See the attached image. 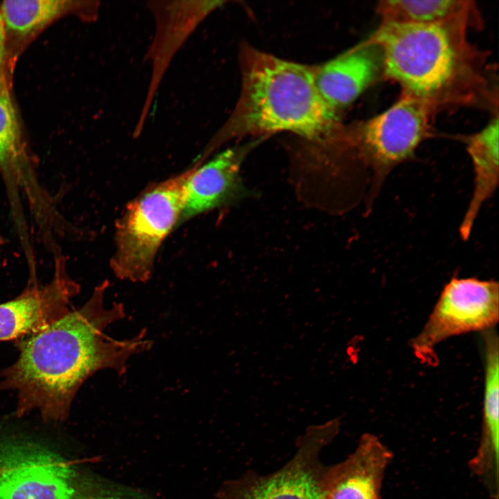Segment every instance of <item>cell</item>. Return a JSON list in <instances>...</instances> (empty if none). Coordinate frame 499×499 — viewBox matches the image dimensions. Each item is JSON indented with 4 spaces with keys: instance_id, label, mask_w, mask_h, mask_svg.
<instances>
[{
    "instance_id": "obj_13",
    "label": "cell",
    "mask_w": 499,
    "mask_h": 499,
    "mask_svg": "<svg viewBox=\"0 0 499 499\" xmlns=\"http://www.w3.org/2000/svg\"><path fill=\"white\" fill-rule=\"evenodd\" d=\"M392 456L376 436L364 434L352 453L328 466L326 499H380Z\"/></svg>"
},
{
    "instance_id": "obj_10",
    "label": "cell",
    "mask_w": 499,
    "mask_h": 499,
    "mask_svg": "<svg viewBox=\"0 0 499 499\" xmlns=\"http://www.w3.org/2000/svg\"><path fill=\"white\" fill-rule=\"evenodd\" d=\"M79 286L56 267L53 279L44 286L33 284L19 296L0 304V341L20 340L68 313Z\"/></svg>"
},
{
    "instance_id": "obj_19",
    "label": "cell",
    "mask_w": 499,
    "mask_h": 499,
    "mask_svg": "<svg viewBox=\"0 0 499 499\" xmlns=\"http://www.w3.org/2000/svg\"><path fill=\"white\" fill-rule=\"evenodd\" d=\"M7 34L4 21L0 12V71H6L7 62Z\"/></svg>"
},
{
    "instance_id": "obj_20",
    "label": "cell",
    "mask_w": 499,
    "mask_h": 499,
    "mask_svg": "<svg viewBox=\"0 0 499 499\" xmlns=\"http://www.w3.org/2000/svg\"><path fill=\"white\" fill-rule=\"evenodd\" d=\"M4 468L2 466H0V474L3 471Z\"/></svg>"
},
{
    "instance_id": "obj_3",
    "label": "cell",
    "mask_w": 499,
    "mask_h": 499,
    "mask_svg": "<svg viewBox=\"0 0 499 499\" xmlns=\"http://www.w3.org/2000/svg\"><path fill=\"white\" fill-rule=\"evenodd\" d=\"M241 91L226 123L202 153L226 141L290 132L313 141H333L342 125L338 112L315 86V67L277 58L248 45L240 51Z\"/></svg>"
},
{
    "instance_id": "obj_5",
    "label": "cell",
    "mask_w": 499,
    "mask_h": 499,
    "mask_svg": "<svg viewBox=\"0 0 499 499\" xmlns=\"http://www.w3.org/2000/svg\"><path fill=\"white\" fill-rule=\"evenodd\" d=\"M434 110L423 101L402 93L383 113L350 127H342L340 141L353 150L371 170V202L388 174L410 160L426 137Z\"/></svg>"
},
{
    "instance_id": "obj_14",
    "label": "cell",
    "mask_w": 499,
    "mask_h": 499,
    "mask_svg": "<svg viewBox=\"0 0 499 499\" xmlns=\"http://www.w3.org/2000/svg\"><path fill=\"white\" fill-rule=\"evenodd\" d=\"M484 333V386L480 444L470 460L471 471L491 478L499 471V342L492 329Z\"/></svg>"
},
{
    "instance_id": "obj_18",
    "label": "cell",
    "mask_w": 499,
    "mask_h": 499,
    "mask_svg": "<svg viewBox=\"0 0 499 499\" xmlns=\"http://www.w3.org/2000/svg\"><path fill=\"white\" fill-rule=\"evenodd\" d=\"M27 154L6 71H0V170L10 182L27 179Z\"/></svg>"
},
{
    "instance_id": "obj_11",
    "label": "cell",
    "mask_w": 499,
    "mask_h": 499,
    "mask_svg": "<svg viewBox=\"0 0 499 499\" xmlns=\"http://www.w3.org/2000/svg\"><path fill=\"white\" fill-rule=\"evenodd\" d=\"M256 143L228 148L195 168L186 184L179 223L249 196L240 171L245 157Z\"/></svg>"
},
{
    "instance_id": "obj_1",
    "label": "cell",
    "mask_w": 499,
    "mask_h": 499,
    "mask_svg": "<svg viewBox=\"0 0 499 499\" xmlns=\"http://www.w3.org/2000/svg\"><path fill=\"white\" fill-rule=\"evenodd\" d=\"M107 286L104 281L80 308L17 340L19 356L0 381V391L17 393V417L37 410L44 421H64L89 377L107 369L123 374L132 356L149 349L144 330L123 340L106 335L109 325L125 316L123 304H104Z\"/></svg>"
},
{
    "instance_id": "obj_7",
    "label": "cell",
    "mask_w": 499,
    "mask_h": 499,
    "mask_svg": "<svg viewBox=\"0 0 499 499\" xmlns=\"http://www.w3.org/2000/svg\"><path fill=\"white\" fill-rule=\"evenodd\" d=\"M335 418L311 426L299 437L292 458L266 475L249 471L223 482L218 499H326L328 466L321 460L322 450L339 432Z\"/></svg>"
},
{
    "instance_id": "obj_16",
    "label": "cell",
    "mask_w": 499,
    "mask_h": 499,
    "mask_svg": "<svg viewBox=\"0 0 499 499\" xmlns=\"http://www.w3.org/2000/svg\"><path fill=\"white\" fill-rule=\"evenodd\" d=\"M99 8L98 1L9 0L1 3L0 12L6 34L25 38L66 15L73 14L84 21H94Z\"/></svg>"
},
{
    "instance_id": "obj_2",
    "label": "cell",
    "mask_w": 499,
    "mask_h": 499,
    "mask_svg": "<svg viewBox=\"0 0 499 499\" xmlns=\"http://www.w3.org/2000/svg\"><path fill=\"white\" fill-rule=\"evenodd\" d=\"M462 24H381L383 73L434 111L493 100L486 58Z\"/></svg>"
},
{
    "instance_id": "obj_17",
    "label": "cell",
    "mask_w": 499,
    "mask_h": 499,
    "mask_svg": "<svg viewBox=\"0 0 499 499\" xmlns=\"http://www.w3.org/2000/svg\"><path fill=\"white\" fill-rule=\"evenodd\" d=\"M377 12L381 24H462L478 28L482 21L474 2L466 0H384Z\"/></svg>"
},
{
    "instance_id": "obj_12",
    "label": "cell",
    "mask_w": 499,
    "mask_h": 499,
    "mask_svg": "<svg viewBox=\"0 0 499 499\" xmlns=\"http://www.w3.org/2000/svg\"><path fill=\"white\" fill-rule=\"evenodd\" d=\"M381 73L380 49L369 38L333 60L315 67L314 80L323 100L338 112L354 101Z\"/></svg>"
},
{
    "instance_id": "obj_21",
    "label": "cell",
    "mask_w": 499,
    "mask_h": 499,
    "mask_svg": "<svg viewBox=\"0 0 499 499\" xmlns=\"http://www.w3.org/2000/svg\"><path fill=\"white\" fill-rule=\"evenodd\" d=\"M1 243H2V240H1V236H0V245H1Z\"/></svg>"
},
{
    "instance_id": "obj_9",
    "label": "cell",
    "mask_w": 499,
    "mask_h": 499,
    "mask_svg": "<svg viewBox=\"0 0 499 499\" xmlns=\"http://www.w3.org/2000/svg\"><path fill=\"white\" fill-rule=\"evenodd\" d=\"M222 1H150L155 30L144 56L152 67L151 77L141 114L133 131L140 136L159 87L173 58L200 23L220 7Z\"/></svg>"
},
{
    "instance_id": "obj_6",
    "label": "cell",
    "mask_w": 499,
    "mask_h": 499,
    "mask_svg": "<svg viewBox=\"0 0 499 499\" xmlns=\"http://www.w3.org/2000/svg\"><path fill=\"white\" fill-rule=\"evenodd\" d=\"M0 499H93L73 462L20 435L0 436Z\"/></svg>"
},
{
    "instance_id": "obj_15",
    "label": "cell",
    "mask_w": 499,
    "mask_h": 499,
    "mask_svg": "<svg viewBox=\"0 0 499 499\" xmlns=\"http://www.w3.org/2000/svg\"><path fill=\"white\" fill-rule=\"evenodd\" d=\"M498 114L480 132L466 139V150L474 172L473 194L459 227L461 238L467 240L484 204L494 193L498 184Z\"/></svg>"
},
{
    "instance_id": "obj_8",
    "label": "cell",
    "mask_w": 499,
    "mask_h": 499,
    "mask_svg": "<svg viewBox=\"0 0 499 499\" xmlns=\"http://www.w3.org/2000/svg\"><path fill=\"white\" fill-rule=\"evenodd\" d=\"M499 319V285L494 280L453 277L445 285L421 332L410 347L421 360L433 365L435 349L453 336L493 329Z\"/></svg>"
},
{
    "instance_id": "obj_4",
    "label": "cell",
    "mask_w": 499,
    "mask_h": 499,
    "mask_svg": "<svg viewBox=\"0 0 499 499\" xmlns=\"http://www.w3.org/2000/svg\"><path fill=\"white\" fill-rule=\"evenodd\" d=\"M200 164L146 188L126 207L116 224L115 249L110 261L116 277L145 282L152 276L164 240L179 222L187 182Z\"/></svg>"
}]
</instances>
